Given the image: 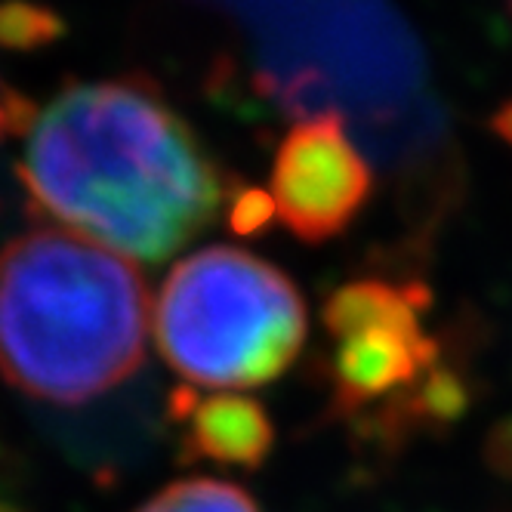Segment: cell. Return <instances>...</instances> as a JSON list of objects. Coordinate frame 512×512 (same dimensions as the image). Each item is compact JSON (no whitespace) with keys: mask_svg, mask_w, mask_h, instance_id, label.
<instances>
[{"mask_svg":"<svg viewBox=\"0 0 512 512\" xmlns=\"http://www.w3.org/2000/svg\"><path fill=\"white\" fill-rule=\"evenodd\" d=\"M22 179L68 232L130 263L167 260L223 204L198 136L142 81L56 93L25 133Z\"/></svg>","mask_w":512,"mask_h":512,"instance_id":"6da1fadb","label":"cell"},{"mask_svg":"<svg viewBox=\"0 0 512 512\" xmlns=\"http://www.w3.org/2000/svg\"><path fill=\"white\" fill-rule=\"evenodd\" d=\"M152 315L139 269L96 241L44 226L0 247V374L31 398L81 405L121 386Z\"/></svg>","mask_w":512,"mask_h":512,"instance_id":"7a4b0ae2","label":"cell"},{"mask_svg":"<svg viewBox=\"0 0 512 512\" xmlns=\"http://www.w3.org/2000/svg\"><path fill=\"white\" fill-rule=\"evenodd\" d=\"M152 324L179 377L232 392L275 380L297 358L306 306L272 263L235 247H207L173 266Z\"/></svg>","mask_w":512,"mask_h":512,"instance_id":"3957f363","label":"cell"},{"mask_svg":"<svg viewBox=\"0 0 512 512\" xmlns=\"http://www.w3.org/2000/svg\"><path fill=\"white\" fill-rule=\"evenodd\" d=\"M423 287L355 281L337 290L324 321L334 337V383L349 408L432 380L438 343L423 327Z\"/></svg>","mask_w":512,"mask_h":512,"instance_id":"277c9868","label":"cell"},{"mask_svg":"<svg viewBox=\"0 0 512 512\" xmlns=\"http://www.w3.org/2000/svg\"><path fill=\"white\" fill-rule=\"evenodd\" d=\"M371 164L340 112L290 127L272 164L269 210L303 241L340 235L371 198Z\"/></svg>","mask_w":512,"mask_h":512,"instance_id":"5b68a950","label":"cell"},{"mask_svg":"<svg viewBox=\"0 0 512 512\" xmlns=\"http://www.w3.org/2000/svg\"><path fill=\"white\" fill-rule=\"evenodd\" d=\"M192 448L210 460L256 466L272 445V426L266 411L250 398L219 392L198 401L189 417Z\"/></svg>","mask_w":512,"mask_h":512,"instance_id":"8992f818","label":"cell"},{"mask_svg":"<svg viewBox=\"0 0 512 512\" xmlns=\"http://www.w3.org/2000/svg\"><path fill=\"white\" fill-rule=\"evenodd\" d=\"M139 512H260L238 485L216 479H186L164 488Z\"/></svg>","mask_w":512,"mask_h":512,"instance_id":"52a82bcc","label":"cell"}]
</instances>
